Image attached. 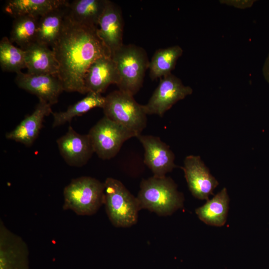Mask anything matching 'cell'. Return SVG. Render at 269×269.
<instances>
[{
  "instance_id": "cell-1",
  "label": "cell",
  "mask_w": 269,
  "mask_h": 269,
  "mask_svg": "<svg viewBox=\"0 0 269 269\" xmlns=\"http://www.w3.org/2000/svg\"><path fill=\"white\" fill-rule=\"evenodd\" d=\"M97 29L73 22L67 12L60 35L51 48L59 64L57 76L64 91L87 94L84 78L88 68L97 59L111 56Z\"/></svg>"
},
{
  "instance_id": "cell-2",
  "label": "cell",
  "mask_w": 269,
  "mask_h": 269,
  "mask_svg": "<svg viewBox=\"0 0 269 269\" xmlns=\"http://www.w3.org/2000/svg\"><path fill=\"white\" fill-rule=\"evenodd\" d=\"M140 209L159 216L170 215L183 206V194L169 177L152 176L143 179L136 197Z\"/></svg>"
},
{
  "instance_id": "cell-3",
  "label": "cell",
  "mask_w": 269,
  "mask_h": 269,
  "mask_svg": "<svg viewBox=\"0 0 269 269\" xmlns=\"http://www.w3.org/2000/svg\"><path fill=\"white\" fill-rule=\"evenodd\" d=\"M119 76V90L134 96L142 87L149 61L145 50L133 44H123L112 55Z\"/></svg>"
},
{
  "instance_id": "cell-4",
  "label": "cell",
  "mask_w": 269,
  "mask_h": 269,
  "mask_svg": "<svg viewBox=\"0 0 269 269\" xmlns=\"http://www.w3.org/2000/svg\"><path fill=\"white\" fill-rule=\"evenodd\" d=\"M104 182L90 176L73 179L63 190V209L77 215L96 213L104 203Z\"/></svg>"
},
{
  "instance_id": "cell-5",
  "label": "cell",
  "mask_w": 269,
  "mask_h": 269,
  "mask_svg": "<svg viewBox=\"0 0 269 269\" xmlns=\"http://www.w3.org/2000/svg\"><path fill=\"white\" fill-rule=\"evenodd\" d=\"M104 185V204L112 224L116 227H130L134 225L141 210L136 197L115 178H107Z\"/></svg>"
},
{
  "instance_id": "cell-6",
  "label": "cell",
  "mask_w": 269,
  "mask_h": 269,
  "mask_svg": "<svg viewBox=\"0 0 269 269\" xmlns=\"http://www.w3.org/2000/svg\"><path fill=\"white\" fill-rule=\"evenodd\" d=\"M102 109L105 116L134 133L136 137L146 127L147 115L142 105L134 96L119 89L105 97Z\"/></svg>"
},
{
  "instance_id": "cell-7",
  "label": "cell",
  "mask_w": 269,
  "mask_h": 269,
  "mask_svg": "<svg viewBox=\"0 0 269 269\" xmlns=\"http://www.w3.org/2000/svg\"><path fill=\"white\" fill-rule=\"evenodd\" d=\"M88 134L94 152L104 160L115 157L126 140L136 137L134 133L105 116L91 128Z\"/></svg>"
},
{
  "instance_id": "cell-8",
  "label": "cell",
  "mask_w": 269,
  "mask_h": 269,
  "mask_svg": "<svg viewBox=\"0 0 269 269\" xmlns=\"http://www.w3.org/2000/svg\"><path fill=\"white\" fill-rule=\"evenodd\" d=\"M193 89L184 85L181 80L170 73L160 79V82L145 105H142L145 114L160 117L178 101L191 95Z\"/></svg>"
},
{
  "instance_id": "cell-9",
  "label": "cell",
  "mask_w": 269,
  "mask_h": 269,
  "mask_svg": "<svg viewBox=\"0 0 269 269\" xmlns=\"http://www.w3.org/2000/svg\"><path fill=\"white\" fill-rule=\"evenodd\" d=\"M136 137L144 150V163L151 170L154 176H166L167 173L177 167L174 163V154L159 137L141 134Z\"/></svg>"
},
{
  "instance_id": "cell-10",
  "label": "cell",
  "mask_w": 269,
  "mask_h": 269,
  "mask_svg": "<svg viewBox=\"0 0 269 269\" xmlns=\"http://www.w3.org/2000/svg\"><path fill=\"white\" fill-rule=\"evenodd\" d=\"M181 168L192 195L198 199L208 200L219 183L200 157L193 155L186 156Z\"/></svg>"
},
{
  "instance_id": "cell-11",
  "label": "cell",
  "mask_w": 269,
  "mask_h": 269,
  "mask_svg": "<svg viewBox=\"0 0 269 269\" xmlns=\"http://www.w3.org/2000/svg\"><path fill=\"white\" fill-rule=\"evenodd\" d=\"M15 82L19 88L51 106L58 102L60 94L64 91L59 77L54 75L31 74L21 71L16 73Z\"/></svg>"
},
{
  "instance_id": "cell-12",
  "label": "cell",
  "mask_w": 269,
  "mask_h": 269,
  "mask_svg": "<svg viewBox=\"0 0 269 269\" xmlns=\"http://www.w3.org/2000/svg\"><path fill=\"white\" fill-rule=\"evenodd\" d=\"M56 142L61 155L71 166H83L95 153L88 134H79L71 126Z\"/></svg>"
},
{
  "instance_id": "cell-13",
  "label": "cell",
  "mask_w": 269,
  "mask_h": 269,
  "mask_svg": "<svg viewBox=\"0 0 269 269\" xmlns=\"http://www.w3.org/2000/svg\"><path fill=\"white\" fill-rule=\"evenodd\" d=\"M28 250L26 243L0 221V269H25Z\"/></svg>"
},
{
  "instance_id": "cell-14",
  "label": "cell",
  "mask_w": 269,
  "mask_h": 269,
  "mask_svg": "<svg viewBox=\"0 0 269 269\" xmlns=\"http://www.w3.org/2000/svg\"><path fill=\"white\" fill-rule=\"evenodd\" d=\"M124 20L120 7L107 0L99 20L97 33L112 54L124 44L123 35Z\"/></svg>"
},
{
  "instance_id": "cell-15",
  "label": "cell",
  "mask_w": 269,
  "mask_h": 269,
  "mask_svg": "<svg viewBox=\"0 0 269 269\" xmlns=\"http://www.w3.org/2000/svg\"><path fill=\"white\" fill-rule=\"evenodd\" d=\"M52 112L51 105L39 100L34 111L26 116L15 128L5 134L7 139L31 146L38 135L44 119Z\"/></svg>"
},
{
  "instance_id": "cell-16",
  "label": "cell",
  "mask_w": 269,
  "mask_h": 269,
  "mask_svg": "<svg viewBox=\"0 0 269 269\" xmlns=\"http://www.w3.org/2000/svg\"><path fill=\"white\" fill-rule=\"evenodd\" d=\"M118 71L111 56H104L96 60L88 68L84 78V86L88 93L101 94L112 84H118Z\"/></svg>"
},
{
  "instance_id": "cell-17",
  "label": "cell",
  "mask_w": 269,
  "mask_h": 269,
  "mask_svg": "<svg viewBox=\"0 0 269 269\" xmlns=\"http://www.w3.org/2000/svg\"><path fill=\"white\" fill-rule=\"evenodd\" d=\"M24 51L28 73L58 75L59 64L52 49L35 42Z\"/></svg>"
},
{
  "instance_id": "cell-18",
  "label": "cell",
  "mask_w": 269,
  "mask_h": 269,
  "mask_svg": "<svg viewBox=\"0 0 269 269\" xmlns=\"http://www.w3.org/2000/svg\"><path fill=\"white\" fill-rule=\"evenodd\" d=\"M68 3L39 17L36 42L51 48L53 46L62 30Z\"/></svg>"
},
{
  "instance_id": "cell-19",
  "label": "cell",
  "mask_w": 269,
  "mask_h": 269,
  "mask_svg": "<svg viewBox=\"0 0 269 269\" xmlns=\"http://www.w3.org/2000/svg\"><path fill=\"white\" fill-rule=\"evenodd\" d=\"M107 0H75L69 2L68 16L73 22L98 29Z\"/></svg>"
},
{
  "instance_id": "cell-20",
  "label": "cell",
  "mask_w": 269,
  "mask_h": 269,
  "mask_svg": "<svg viewBox=\"0 0 269 269\" xmlns=\"http://www.w3.org/2000/svg\"><path fill=\"white\" fill-rule=\"evenodd\" d=\"M68 2L66 0H8L5 2L3 10L14 18L23 15L40 17Z\"/></svg>"
},
{
  "instance_id": "cell-21",
  "label": "cell",
  "mask_w": 269,
  "mask_h": 269,
  "mask_svg": "<svg viewBox=\"0 0 269 269\" xmlns=\"http://www.w3.org/2000/svg\"><path fill=\"white\" fill-rule=\"evenodd\" d=\"M229 197L226 188L216 194L202 206L195 210L200 220L207 225L221 227L227 221Z\"/></svg>"
},
{
  "instance_id": "cell-22",
  "label": "cell",
  "mask_w": 269,
  "mask_h": 269,
  "mask_svg": "<svg viewBox=\"0 0 269 269\" xmlns=\"http://www.w3.org/2000/svg\"><path fill=\"white\" fill-rule=\"evenodd\" d=\"M183 50L179 45H174L157 49L149 61V76L154 80L170 73L175 68Z\"/></svg>"
},
{
  "instance_id": "cell-23",
  "label": "cell",
  "mask_w": 269,
  "mask_h": 269,
  "mask_svg": "<svg viewBox=\"0 0 269 269\" xmlns=\"http://www.w3.org/2000/svg\"><path fill=\"white\" fill-rule=\"evenodd\" d=\"M105 102V97L101 94L89 92L87 96L69 106L65 111L52 113L53 128L70 122L76 117L82 116L95 108H103Z\"/></svg>"
},
{
  "instance_id": "cell-24",
  "label": "cell",
  "mask_w": 269,
  "mask_h": 269,
  "mask_svg": "<svg viewBox=\"0 0 269 269\" xmlns=\"http://www.w3.org/2000/svg\"><path fill=\"white\" fill-rule=\"evenodd\" d=\"M39 18L32 15L15 17L10 33V41L24 50L36 42Z\"/></svg>"
},
{
  "instance_id": "cell-25",
  "label": "cell",
  "mask_w": 269,
  "mask_h": 269,
  "mask_svg": "<svg viewBox=\"0 0 269 269\" xmlns=\"http://www.w3.org/2000/svg\"><path fill=\"white\" fill-rule=\"evenodd\" d=\"M0 65L3 71L16 73L26 68L25 51L14 46L6 36L0 41Z\"/></svg>"
},
{
  "instance_id": "cell-26",
  "label": "cell",
  "mask_w": 269,
  "mask_h": 269,
  "mask_svg": "<svg viewBox=\"0 0 269 269\" xmlns=\"http://www.w3.org/2000/svg\"><path fill=\"white\" fill-rule=\"evenodd\" d=\"M222 4L234 6L240 9H246L251 7L255 0H222L219 1Z\"/></svg>"
},
{
  "instance_id": "cell-27",
  "label": "cell",
  "mask_w": 269,
  "mask_h": 269,
  "mask_svg": "<svg viewBox=\"0 0 269 269\" xmlns=\"http://www.w3.org/2000/svg\"><path fill=\"white\" fill-rule=\"evenodd\" d=\"M262 71L264 78L269 83V53L264 63Z\"/></svg>"
}]
</instances>
